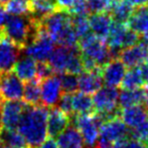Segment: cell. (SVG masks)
<instances>
[{
    "mask_svg": "<svg viewBox=\"0 0 148 148\" xmlns=\"http://www.w3.org/2000/svg\"><path fill=\"white\" fill-rule=\"evenodd\" d=\"M47 113L45 106L26 105L18 124V130L29 148H38L47 139Z\"/></svg>",
    "mask_w": 148,
    "mask_h": 148,
    "instance_id": "obj_1",
    "label": "cell"
},
{
    "mask_svg": "<svg viewBox=\"0 0 148 148\" xmlns=\"http://www.w3.org/2000/svg\"><path fill=\"white\" fill-rule=\"evenodd\" d=\"M36 29V19L30 15H14L9 18L0 36L17 45L21 51L31 40Z\"/></svg>",
    "mask_w": 148,
    "mask_h": 148,
    "instance_id": "obj_2",
    "label": "cell"
},
{
    "mask_svg": "<svg viewBox=\"0 0 148 148\" xmlns=\"http://www.w3.org/2000/svg\"><path fill=\"white\" fill-rule=\"evenodd\" d=\"M131 137V131L120 116L106 121L100 129L99 138L95 148H113L119 143H123Z\"/></svg>",
    "mask_w": 148,
    "mask_h": 148,
    "instance_id": "obj_3",
    "label": "cell"
},
{
    "mask_svg": "<svg viewBox=\"0 0 148 148\" xmlns=\"http://www.w3.org/2000/svg\"><path fill=\"white\" fill-rule=\"evenodd\" d=\"M78 47L82 56L95 60L101 68L111 60L115 59L106 40L101 39L94 33H87L86 35L80 37Z\"/></svg>",
    "mask_w": 148,
    "mask_h": 148,
    "instance_id": "obj_4",
    "label": "cell"
},
{
    "mask_svg": "<svg viewBox=\"0 0 148 148\" xmlns=\"http://www.w3.org/2000/svg\"><path fill=\"white\" fill-rule=\"evenodd\" d=\"M71 123L75 126L83 137L84 144L88 148H94L99 138L100 129L105 123L101 114L95 112L91 115H72Z\"/></svg>",
    "mask_w": 148,
    "mask_h": 148,
    "instance_id": "obj_5",
    "label": "cell"
},
{
    "mask_svg": "<svg viewBox=\"0 0 148 148\" xmlns=\"http://www.w3.org/2000/svg\"><path fill=\"white\" fill-rule=\"evenodd\" d=\"M119 92L114 87H102L94 95L93 102L97 113L101 114L105 122L119 116L120 108L118 106Z\"/></svg>",
    "mask_w": 148,
    "mask_h": 148,
    "instance_id": "obj_6",
    "label": "cell"
},
{
    "mask_svg": "<svg viewBox=\"0 0 148 148\" xmlns=\"http://www.w3.org/2000/svg\"><path fill=\"white\" fill-rule=\"evenodd\" d=\"M38 21L36 22V29L31 40L24 47V53L31 59L38 62H45L49 60L55 47V40L39 26Z\"/></svg>",
    "mask_w": 148,
    "mask_h": 148,
    "instance_id": "obj_7",
    "label": "cell"
},
{
    "mask_svg": "<svg viewBox=\"0 0 148 148\" xmlns=\"http://www.w3.org/2000/svg\"><path fill=\"white\" fill-rule=\"evenodd\" d=\"M71 16L72 14L69 11L58 9L39 19L38 24L53 40H56L62 29L71 24Z\"/></svg>",
    "mask_w": 148,
    "mask_h": 148,
    "instance_id": "obj_8",
    "label": "cell"
},
{
    "mask_svg": "<svg viewBox=\"0 0 148 148\" xmlns=\"http://www.w3.org/2000/svg\"><path fill=\"white\" fill-rule=\"evenodd\" d=\"M23 87L21 80L14 73L0 74V99L2 101H16L23 97Z\"/></svg>",
    "mask_w": 148,
    "mask_h": 148,
    "instance_id": "obj_9",
    "label": "cell"
},
{
    "mask_svg": "<svg viewBox=\"0 0 148 148\" xmlns=\"http://www.w3.org/2000/svg\"><path fill=\"white\" fill-rule=\"evenodd\" d=\"M62 86H60V76L57 74L40 83V101L45 107H55L62 96Z\"/></svg>",
    "mask_w": 148,
    "mask_h": 148,
    "instance_id": "obj_10",
    "label": "cell"
},
{
    "mask_svg": "<svg viewBox=\"0 0 148 148\" xmlns=\"http://www.w3.org/2000/svg\"><path fill=\"white\" fill-rule=\"evenodd\" d=\"M26 105L21 100L2 103V129H16Z\"/></svg>",
    "mask_w": 148,
    "mask_h": 148,
    "instance_id": "obj_11",
    "label": "cell"
},
{
    "mask_svg": "<svg viewBox=\"0 0 148 148\" xmlns=\"http://www.w3.org/2000/svg\"><path fill=\"white\" fill-rule=\"evenodd\" d=\"M147 56L148 43L145 41H139L135 45L121 49L118 55V59L125 64V66L131 69L142 64Z\"/></svg>",
    "mask_w": 148,
    "mask_h": 148,
    "instance_id": "obj_12",
    "label": "cell"
},
{
    "mask_svg": "<svg viewBox=\"0 0 148 148\" xmlns=\"http://www.w3.org/2000/svg\"><path fill=\"white\" fill-rule=\"evenodd\" d=\"M21 49L5 37L0 36V74L11 72Z\"/></svg>",
    "mask_w": 148,
    "mask_h": 148,
    "instance_id": "obj_13",
    "label": "cell"
},
{
    "mask_svg": "<svg viewBox=\"0 0 148 148\" xmlns=\"http://www.w3.org/2000/svg\"><path fill=\"white\" fill-rule=\"evenodd\" d=\"M126 74V66L119 59H113L102 66L101 75L103 82L109 87H119Z\"/></svg>",
    "mask_w": 148,
    "mask_h": 148,
    "instance_id": "obj_14",
    "label": "cell"
},
{
    "mask_svg": "<svg viewBox=\"0 0 148 148\" xmlns=\"http://www.w3.org/2000/svg\"><path fill=\"white\" fill-rule=\"evenodd\" d=\"M71 125V117L58 107H51L47 113V134L57 137Z\"/></svg>",
    "mask_w": 148,
    "mask_h": 148,
    "instance_id": "obj_15",
    "label": "cell"
},
{
    "mask_svg": "<svg viewBox=\"0 0 148 148\" xmlns=\"http://www.w3.org/2000/svg\"><path fill=\"white\" fill-rule=\"evenodd\" d=\"M90 28L95 35L100 37L103 40H106L111 29L113 19L109 12H102V13H93L89 17Z\"/></svg>",
    "mask_w": 148,
    "mask_h": 148,
    "instance_id": "obj_16",
    "label": "cell"
},
{
    "mask_svg": "<svg viewBox=\"0 0 148 148\" xmlns=\"http://www.w3.org/2000/svg\"><path fill=\"white\" fill-rule=\"evenodd\" d=\"M77 49L78 47H64V45H60V47L53 49V53L49 58V64L53 69L56 74L59 75L66 72L69 60Z\"/></svg>",
    "mask_w": 148,
    "mask_h": 148,
    "instance_id": "obj_17",
    "label": "cell"
},
{
    "mask_svg": "<svg viewBox=\"0 0 148 148\" xmlns=\"http://www.w3.org/2000/svg\"><path fill=\"white\" fill-rule=\"evenodd\" d=\"M147 115L148 110L141 104L125 109H120V114H119L123 122L131 129H135L140 126L143 121L146 119Z\"/></svg>",
    "mask_w": 148,
    "mask_h": 148,
    "instance_id": "obj_18",
    "label": "cell"
},
{
    "mask_svg": "<svg viewBox=\"0 0 148 148\" xmlns=\"http://www.w3.org/2000/svg\"><path fill=\"white\" fill-rule=\"evenodd\" d=\"M79 90L82 93L92 95L99 91L103 86V79H102L101 71L95 72H82L78 78Z\"/></svg>",
    "mask_w": 148,
    "mask_h": 148,
    "instance_id": "obj_19",
    "label": "cell"
},
{
    "mask_svg": "<svg viewBox=\"0 0 148 148\" xmlns=\"http://www.w3.org/2000/svg\"><path fill=\"white\" fill-rule=\"evenodd\" d=\"M59 148H75L84 146V141L80 131L75 126H69L58 136Z\"/></svg>",
    "mask_w": 148,
    "mask_h": 148,
    "instance_id": "obj_20",
    "label": "cell"
},
{
    "mask_svg": "<svg viewBox=\"0 0 148 148\" xmlns=\"http://www.w3.org/2000/svg\"><path fill=\"white\" fill-rule=\"evenodd\" d=\"M12 70L20 80L25 82L36 78V64L28 56L18 60Z\"/></svg>",
    "mask_w": 148,
    "mask_h": 148,
    "instance_id": "obj_21",
    "label": "cell"
},
{
    "mask_svg": "<svg viewBox=\"0 0 148 148\" xmlns=\"http://www.w3.org/2000/svg\"><path fill=\"white\" fill-rule=\"evenodd\" d=\"M74 113L77 115H91L96 112L92 97L82 92H76L72 96Z\"/></svg>",
    "mask_w": 148,
    "mask_h": 148,
    "instance_id": "obj_22",
    "label": "cell"
},
{
    "mask_svg": "<svg viewBox=\"0 0 148 148\" xmlns=\"http://www.w3.org/2000/svg\"><path fill=\"white\" fill-rule=\"evenodd\" d=\"M130 29L137 33H144L148 29V6L137 7L127 21Z\"/></svg>",
    "mask_w": 148,
    "mask_h": 148,
    "instance_id": "obj_23",
    "label": "cell"
},
{
    "mask_svg": "<svg viewBox=\"0 0 148 148\" xmlns=\"http://www.w3.org/2000/svg\"><path fill=\"white\" fill-rule=\"evenodd\" d=\"M28 4L30 15L36 19H41L58 10L56 0H28Z\"/></svg>",
    "mask_w": 148,
    "mask_h": 148,
    "instance_id": "obj_24",
    "label": "cell"
},
{
    "mask_svg": "<svg viewBox=\"0 0 148 148\" xmlns=\"http://www.w3.org/2000/svg\"><path fill=\"white\" fill-rule=\"evenodd\" d=\"M144 102V89L135 90H123L119 94L118 106L120 109L132 107L135 105H140Z\"/></svg>",
    "mask_w": 148,
    "mask_h": 148,
    "instance_id": "obj_25",
    "label": "cell"
},
{
    "mask_svg": "<svg viewBox=\"0 0 148 148\" xmlns=\"http://www.w3.org/2000/svg\"><path fill=\"white\" fill-rule=\"evenodd\" d=\"M133 11H134L133 6L128 3L126 0H116L110 9L109 13L114 21L120 22V23H127Z\"/></svg>",
    "mask_w": 148,
    "mask_h": 148,
    "instance_id": "obj_26",
    "label": "cell"
},
{
    "mask_svg": "<svg viewBox=\"0 0 148 148\" xmlns=\"http://www.w3.org/2000/svg\"><path fill=\"white\" fill-rule=\"evenodd\" d=\"M40 81L34 78L27 81L23 87V102L30 106H37L40 102Z\"/></svg>",
    "mask_w": 148,
    "mask_h": 148,
    "instance_id": "obj_27",
    "label": "cell"
},
{
    "mask_svg": "<svg viewBox=\"0 0 148 148\" xmlns=\"http://www.w3.org/2000/svg\"><path fill=\"white\" fill-rule=\"evenodd\" d=\"M0 141L2 145L13 148H29L24 137L15 129H2L0 131Z\"/></svg>",
    "mask_w": 148,
    "mask_h": 148,
    "instance_id": "obj_28",
    "label": "cell"
},
{
    "mask_svg": "<svg viewBox=\"0 0 148 148\" xmlns=\"http://www.w3.org/2000/svg\"><path fill=\"white\" fill-rule=\"evenodd\" d=\"M120 86L123 90H135L144 86V83H143L138 66L131 68L125 74Z\"/></svg>",
    "mask_w": 148,
    "mask_h": 148,
    "instance_id": "obj_29",
    "label": "cell"
},
{
    "mask_svg": "<svg viewBox=\"0 0 148 148\" xmlns=\"http://www.w3.org/2000/svg\"><path fill=\"white\" fill-rule=\"evenodd\" d=\"M56 42H58L60 45H64V47H77L79 41V37L77 35V33L75 32L74 28L72 27V25H68L66 28L62 29V32L58 35V37L56 38Z\"/></svg>",
    "mask_w": 148,
    "mask_h": 148,
    "instance_id": "obj_30",
    "label": "cell"
},
{
    "mask_svg": "<svg viewBox=\"0 0 148 148\" xmlns=\"http://www.w3.org/2000/svg\"><path fill=\"white\" fill-rule=\"evenodd\" d=\"M5 9L13 15H29L30 9L27 0H8L5 3Z\"/></svg>",
    "mask_w": 148,
    "mask_h": 148,
    "instance_id": "obj_31",
    "label": "cell"
},
{
    "mask_svg": "<svg viewBox=\"0 0 148 148\" xmlns=\"http://www.w3.org/2000/svg\"><path fill=\"white\" fill-rule=\"evenodd\" d=\"M60 75V86L64 93L72 94L79 90V82L77 75L69 74V73H62Z\"/></svg>",
    "mask_w": 148,
    "mask_h": 148,
    "instance_id": "obj_32",
    "label": "cell"
},
{
    "mask_svg": "<svg viewBox=\"0 0 148 148\" xmlns=\"http://www.w3.org/2000/svg\"><path fill=\"white\" fill-rule=\"evenodd\" d=\"M71 25L74 28L75 32L77 33L78 37L84 36L89 33L90 24L89 20L84 15H72L71 16Z\"/></svg>",
    "mask_w": 148,
    "mask_h": 148,
    "instance_id": "obj_33",
    "label": "cell"
},
{
    "mask_svg": "<svg viewBox=\"0 0 148 148\" xmlns=\"http://www.w3.org/2000/svg\"><path fill=\"white\" fill-rule=\"evenodd\" d=\"M89 12L102 13L109 12L116 0H86Z\"/></svg>",
    "mask_w": 148,
    "mask_h": 148,
    "instance_id": "obj_34",
    "label": "cell"
},
{
    "mask_svg": "<svg viewBox=\"0 0 148 148\" xmlns=\"http://www.w3.org/2000/svg\"><path fill=\"white\" fill-rule=\"evenodd\" d=\"M131 137L144 144H148V115L140 126L131 131Z\"/></svg>",
    "mask_w": 148,
    "mask_h": 148,
    "instance_id": "obj_35",
    "label": "cell"
},
{
    "mask_svg": "<svg viewBox=\"0 0 148 148\" xmlns=\"http://www.w3.org/2000/svg\"><path fill=\"white\" fill-rule=\"evenodd\" d=\"M53 75H56V73L49 62H38V64H36V78L40 82L53 76Z\"/></svg>",
    "mask_w": 148,
    "mask_h": 148,
    "instance_id": "obj_36",
    "label": "cell"
},
{
    "mask_svg": "<svg viewBox=\"0 0 148 148\" xmlns=\"http://www.w3.org/2000/svg\"><path fill=\"white\" fill-rule=\"evenodd\" d=\"M59 108L64 113H66L68 116L74 115V110H73V103H72V95L68 93H64L60 96L59 102Z\"/></svg>",
    "mask_w": 148,
    "mask_h": 148,
    "instance_id": "obj_37",
    "label": "cell"
},
{
    "mask_svg": "<svg viewBox=\"0 0 148 148\" xmlns=\"http://www.w3.org/2000/svg\"><path fill=\"white\" fill-rule=\"evenodd\" d=\"M140 41V35L139 33L135 32L132 29L127 30L126 34H125L124 40H123V45L122 49H126V47H132V45H135L136 43H138Z\"/></svg>",
    "mask_w": 148,
    "mask_h": 148,
    "instance_id": "obj_38",
    "label": "cell"
},
{
    "mask_svg": "<svg viewBox=\"0 0 148 148\" xmlns=\"http://www.w3.org/2000/svg\"><path fill=\"white\" fill-rule=\"evenodd\" d=\"M9 18H10L9 13H8L7 10L5 9V6L0 5V32H1L2 29L4 28V26L7 23Z\"/></svg>",
    "mask_w": 148,
    "mask_h": 148,
    "instance_id": "obj_39",
    "label": "cell"
},
{
    "mask_svg": "<svg viewBox=\"0 0 148 148\" xmlns=\"http://www.w3.org/2000/svg\"><path fill=\"white\" fill-rule=\"evenodd\" d=\"M122 148H146L145 144L140 141L136 140V139H130L126 140L122 144Z\"/></svg>",
    "mask_w": 148,
    "mask_h": 148,
    "instance_id": "obj_40",
    "label": "cell"
},
{
    "mask_svg": "<svg viewBox=\"0 0 148 148\" xmlns=\"http://www.w3.org/2000/svg\"><path fill=\"white\" fill-rule=\"evenodd\" d=\"M56 2H57L58 9L66 10V11L70 12V10L72 9L74 0H56Z\"/></svg>",
    "mask_w": 148,
    "mask_h": 148,
    "instance_id": "obj_41",
    "label": "cell"
},
{
    "mask_svg": "<svg viewBox=\"0 0 148 148\" xmlns=\"http://www.w3.org/2000/svg\"><path fill=\"white\" fill-rule=\"evenodd\" d=\"M38 148H59L58 146V143L53 137H49V138L45 139L42 143L38 146Z\"/></svg>",
    "mask_w": 148,
    "mask_h": 148,
    "instance_id": "obj_42",
    "label": "cell"
},
{
    "mask_svg": "<svg viewBox=\"0 0 148 148\" xmlns=\"http://www.w3.org/2000/svg\"><path fill=\"white\" fill-rule=\"evenodd\" d=\"M138 68H139V71H140L141 77H142L143 83H144V85L146 86V85H148V66L142 62L141 64H139Z\"/></svg>",
    "mask_w": 148,
    "mask_h": 148,
    "instance_id": "obj_43",
    "label": "cell"
},
{
    "mask_svg": "<svg viewBox=\"0 0 148 148\" xmlns=\"http://www.w3.org/2000/svg\"><path fill=\"white\" fill-rule=\"evenodd\" d=\"M130 3L133 7H142V6H148V0H126Z\"/></svg>",
    "mask_w": 148,
    "mask_h": 148,
    "instance_id": "obj_44",
    "label": "cell"
},
{
    "mask_svg": "<svg viewBox=\"0 0 148 148\" xmlns=\"http://www.w3.org/2000/svg\"><path fill=\"white\" fill-rule=\"evenodd\" d=\"M144 104L145 108L148 110V85H146L144 88Z\"/></svg>",
    "mask_w": 148,
    "mask_h": 148,
    "instance_id": "obj_45",
    "label": "cell"
},
{
    "mask_svg": "<svg viewBox=\"0 0 148 148\" xmlns=\"http://www.w3.org/2000/svg\"><path fill=\"white\" fill-rule=\"evenodd\" d=\"M2 100L0 99V131L2 130Z\"/></svg>",
    "mask_w": 148,
    "mask_h": 148,
    "instance_id": "obj_46",
    "label": "cell"
},
{
    "mask_svg": "<svg viewBox=\"0 0 148 148\" xmlns=\"http://www.w3.org/2000/svg\"><path fill=\"white\" fill-rule=\"evenodd\" d=\"M143 39H144L145 42L148 43V29L143 33Z\"/></svg>",
    "mask_w": 148,
    "mask_h": 148,
    "instance_id": "obj_47",
    "label": "cell"
},
{
    "mask_svg": "<svg viewBox=\"0 0 148 148\" xmlns=\"http://www.w3.org/2000/svg\"><path fill=\"white\" fill-rule=\"evenodd\" d=\"M7 1L8 0H0V5H3V4H5Z\"/></svg>",
    "mask_w": 148,
    "mask_h": 148,
    "instance_id": "obj_48",
    "label": "cell"
},
{
    "mask_svg": "<svg viewBox=\"0 0 148 148\" xmlns=\"http://www.w3.org/2000/svg\"><path fill=\"white\" fill-rule=\"evenodd\" d=\"M1 148H13V147H10V146H7V145H2Z\"/></svg>",
    "mask_w": 148,
    "mask_h": 148,
    "instance_id": "obj_49",
    "label": "cell"
},
{
    "mask_svg": "<svg viewBox=\"0 0 148 148\" xmlns=\"http://www.w3.org/2000/svg\"><path fill=\"white\" fill-rule=\"evenodd\" d=\"M145 64H146V66H148V56H147L146 59H145Z\"/></svg>",
    "mask_w": 148,
    "mask_h": 148,
    "instance_id": "obj_50",
    "label": "cell"
},
{
    "mask_svg": "<svg viewBox=\"0 0 148 148\" xmlns=\"http://www.w3.org/2000/svg\"><path fill=\"white\" fill-rule=\"evenodd\" d=\"M75 148H84V146H80V147H75Z\"/></svg>",
    "mask_w": 148,
    "mask_h": 148,
    "instance_id": "obj_51",
    "label": "cell"
},
{
    "mask_svg": "<svg viewBox=\"0 0 148 148\" xmlns=\"http://www.w3.org/2000/svg\"><path fill=\"white\" fill-rule=\"evenodd\" d=\"M1 146H2V143H1V141H0V148H1Z\"/></svg>",
    "mask_w": 148,
    "mask_h": 148,
    "instance_id": "obj_52",
    "label": "cell"
},
{
    "mask_svg": "<svg viewBox=\"0 0 148 148\" xmlns=\"http://www.w3.org/2000/svg\"><path fill=\"white\" fill-rule=\"evenodd\" d=\"M147 148H148V144H147Z\"/></svg>",
    "mask_w": 148,
    "mask_h": 148,
    "instance_id": "obj_53",
    "label": "cell"
}]
</instances>
